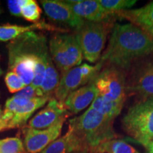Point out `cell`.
Instances as JSON below:
<instances>
[{"mask_svg": "<svg viewBox=\"0 0 153 153\" xmlns=\"http://www.w3.org/2000/svg\"><path fill=\"white\" fill-rule=\"evenodd\" d=\"M4 81L9 91L11 94L18 93L26 86L22 78L16 73L12 71H8L6 74Z\"/></svg>", "mask_w": 153, "mask_h": 153, "instance_id": "cell-25", "label": "cell"}, {"mask_svg": "<svg viewBox=\"0 0 153 153\" xmlns=\"http://www.w3.org/2000/svg\"><path fill=\"white\" fill-rule=\"evenodd\" d=\"M49 53L61 74L80 65L84 56L75 34L58 33L48 43Z\"/></svg>", "mask_w": 153, "mask_h": 153, "instance_id": "cell-6", "label": "cell"}, {"mask_svg": "<svg viewBox=\"0 0 153 153\" xmlns=\"http://www.w3.org/2000/svg\"><path fill=\"white\" fill-rule=\"evenodd\" d=\"M59 82L60 76L51 57L48 61L43 82L40 87L43 97L54 98L55 91L58 86Z\"/></svg>", "mask_w": 153, "mask_h": 153, "instance_id": "cell-19", "label": "cell"}, {"mask_svg": "<svg viewBox=\"0 0 153 153\" xmlns=\"http://www.w3.org/2000/svg\"><path fill=\"white\" fill-rule=\"evenodd\" d=\"M126 92L143 99L153 98V54L134 63L126 72Z\"/></svg>", "mask_w": 153, "mask_h": 153, "instance_id": "cell-8", "label": "cell"}, {"mask_svg": "<svg viewBox=\"0 0 153 153\" xmlns=\"http://www.w3.org/2000/svg\"><path fill=\"white\" fill-rule=\"evenodd\" d=\"M94 82L98 94L103 99L124 105L127 94L125 71L113 65H105Z\"/></svg>", "mask_w": 153, "mask_h": 153, "instance_id": "cell-7", "label": "cell"}, {"mask_svg": "<svg viewBox=\"0 0 153 153\" xmlns=\"http://www.w3.org/2000/svg\"><path fill=\"white\" fill-rule=\"evenodd\" d=\"M26 0H9L7 6L10 13L16 16H22V7Z\"/></svg>", "mask_w": 153, "mask_h": 153, "instance_id": "cell-26", "label": "cell"}, {"mask_svg": "<svg viewBox=\"0 0 153 153\" xmlns=\"http://www.w3.org/2000/svg\"><path fill=\"white\" fill-rule=\"evenodd\" d=\"M42 11L35 0H26L22 7V16L26 21L35 23L39 22Z\"/></svg>", "mask_w": 153, "mask_h": 153, "instance_id": "cell-22", "label": "cell"}, {"mask_svg": "<svg viewBox=\"0 0 153 153\" xmlns=\"http://www.w3.org/2000/svg\"><path fill=\"white\" fill-rule=\"evenodd\" d=\"M73 153H97L95 151L90 150H82V151H78V152H75Z\"/></svg>", "mask_w": 153, "mask_h": 153, "instance_id": "cell-28", "label": "cell"}, {"mask_svg": "<svg viewBox=\"0 0 153 153\" xmlns=\"http://www.w3.org/2000/svg\"><path fill=\"white\" fill-rule=\"evenodd\" d=\"M89 149L83 140L73 130L68 128L64 135L51 143L41 153H73Z\"/></svg>", "mask_w": 153, "mask_h": 153, "instance_id": "cell-16", "label": "cell"}, {"mask_svg": "<svg viewBox=\"0 0 153 153\" xmlns=\"http://www.w3.org/2000/svg\"><path fill=\"white\" fill-rule=\"evenodd\" d=\"M74 14L85 22H103L115 20L116 15L109 12L96 0L66 1Z\"/></svg>", "mask_w": 153, "mask_h": 153, "instance_id": "cell-12", "label": "cell"}, {"mask_svg": "<svg viewBox=\"0 0 153 153\" xmlns=\"http://www.w3.org/2000/svg\"><path fill=\"white\" fill-rule=\"evenodd\" d=\"M128 135L145 148L153 141V98L139 101L130 107L122 118Z\"/></svg>", "mask_w": 153, "mask_h": 153, "instance_id": "cell-4", "label": "cell"}, {"mask_svg": "<svg viewBox=\"0 0 153 153\" xmlns=\"http://www.w3.org/2000/svg\"><path fill=\"white\" fill-rule=\"evenodd\" d=\"M2 115H3V111L1 110V106L0 105V120H1V117H2Z\"/></svg>", "mask_w": 153, "mask_h": 153, "instance_id": "cell-30", "label": "cell"}, {"mask_svg": "<svg viewBox=\"0 0 153 153\" xmlns=\"http://www.w3.org/2000/svg\"><path fill=\"white\" fill-rule=\"evenodd\" d=\"M24 152H25L24 143L19 137H6L0 140V153H22Z\"/></svg>", "mask_w": 153, "mask_h": 153, "instance_id": "cell-24", "label": "cell"}, {"mask_svg": "<svg viewBox=\"0 0 153 153\" xmlns=\"http://www.w3.org/2000/svg\"><path fill=\"white\" fill-rule=\"evenodd\" d=\"M114 24V20L103 22H85L82 27L76 30L74 34L85 60L91 63L100 60L107 37Z\"/></svg>", "mask_w": 153, "mask_h": 153, "instance_id": "cell-5", "label": "cell"}, {"mask_svg": "<svg viewBox=\"0 0 153 153\" xmlns=\"http://www.w3.org/2000/svg\"><path fill=\"white\" fill-rule=\"evenodd\" d=\"M2 74H3V70L1 67V55H0V76L2 75Z\"/></svg>", "mask_w": 153, "mask_h": 153, "instance_id": "cell-29", "label": "cell"}, {"mask_svg": "<svg viewBox=\"0 0 153 153\" xmlns=\"http://www.w3.org/2000/svg\"><path fill=\"white\" fill-rule=\"evenodd\" d=\"M117 17L125 19L153 38V1L137 9L115 13Z\"/></svg>", "mask_w": 153, "mask_h": 153, "instance_id": "cell-15", "label": "cell"}, {"mask_svg": "<svg viewBox=\"0 0 153 153\" xmlns=\"http://www.w3.org/2000/svg\"><path fill=\"white\" fill-rule=\"evenodd\" d=\"M97 94L98 91L93 80L70 94L63 105L70 114H77L89 105L91 106Z\"/></svg>", "mask_w": 153, "mask_h": 153, "instance_id": "cell-14", "label": "cell"}, {"mask_svg": "<svg viewBox=\"0 0 153 153\" xmlns=\"http://www.w3.org/2000/svg\"><path fill=\"white\" fill-rule=\"evenodd\" d=\"M36 30H52V31L56 30L62 33L66 32V30L63 28H57L44 22H39L26 26L14 24H4L0 26V41H11L19 36H22V34L34 31Z\"/></svg>", "mask_w": 153, "mask_h": 153, "instance_id": "cell-17", "label": "cell"}, {"mask_svg": "<svg viewBox=\"0 0 153 153\" xmlns=\"http://www.w3.org/2000/svg\"><path fill=\"white\" fill-rule=\"evenodd\" d=\"M94 151L97 153H140L126 141L118 138L101 143Z\"/></svg>", "mask_w": 153, "mask_h": 153, "instance_id": "cell-21", "label": "cell"}, {"mask_svg": "<svg viewBox=\"0 0 153 153\" xmlns=\"http://www.w3.org/2000/svg\"><path fill=\"white\" fill-rule=\"evenodd\" d=\"M67 118L68 116L63 117L53 126L43 130L34 129L28 126L23 127L24 145L28 152L41 153L51 143L58 138Z\"/></svg>", "mask_w": 153, "mask_h": 153, "instance_id": "cell-10", "label": "cell"}, {"mask_svg": "<svg viewBox=\"0 0 153 153\" xmlns=\"http://www.w3.org/2000/svg\"><path fill=\"white\" fill-rule=\"evenodd\" d=\"M90 107L105 117L114 120L121 112L123 105L107 101L97 94Z\"/></svg>", "mask_w": 153, "mask_h": 153, "instance_id": "cell-20", "label": "cell"}, {"mask_svg": "<svg viewBox=\"0 0 153 153\" xmlns=\"http://www.w3.org/2000/svg\"><path fill=\"white\" fill-rule=\"evenodd\" d=\"M22 153H26V152H22Z\"/></svg>", "mask_w": 153, "mask_h": 153, "instance_id": "cell-31", "label": "cell"}, {"mask_svg": "<svg viewBox=\"0 0 153 153\" xmlns=\"http://www.w3.org/2000/svg\"><path fill=\"white\" fill-rule=\"evenodd\" d=\"M51 99L53 98H49L47 97H38L30 100L27 104L21 107L14 112L12 117L6 125L5 131L24 126L33 113L36 110L45 106V104Z\"/></svg>", "mask_w": 153, "mask_h": 153, "instance_id": "cell-18", "label": "cell"}, {"mask_svg": "<svg viewBox=\"0 0 153 153\" xmlns=\"http://www.w3.org/2000/svg\"><path fill=\"white\" fill-rule=\"evenodd\" d=\"M98 1L106 10L114 14L131 9L137 2L136 0H98Z\"/></svg>", "mask_w": 153, "mask_h": 153, "instance_id": "cell-23", "label": "cell"}, {"mask_svg": "<svg viewBox=\"0 0 153 153\" xmlns=\"http://www.w3.org/2000/svg\"><path fill=\"white\" fill-rule=\"evenodd\" d=\"M152 54V38L131 23L115 24L99 62L126 72L137 61Z\"/></svg>", "mask_w": 153, "mask_h": 153, "instance_id": "cell-2", "label": "cell"}, {"mask_svg": "<svg viewBox=\"0 0 153 153\" xmlns=\"http://www.w3.org/2000/svg\"><path fill=\"white\" fill-rule=\"evenodd\" d=\"M114 120L105 117L90 106L79 116L69 120V128L77 134L87 145L94 151L101 143L120 136L115 131Z\"/></svg>", "mask_w": 153, "mask_h": 153, "instance_id": "cell-3", "label": "cell"}, {"mask_svg": "<svg viewBox=\"0 0 153 153\" xmlns=\"http://www.w3.org/2000/svg\"><path fill=\"white\" fill-rule=\"evenodd\" d=\"M145 149H146L148 153H153V141H152Z\"/></svg>", "mask_w": 153, "mask_h": 153, "instance_id": "cell-27", "label": "cell"}, {"mask_svg": "<svg viewBox=\"0 0 153 153\" xmlns=\"http://www.w3.org/2000/svg\"><path fill=\"white\" fill-rule=\"evenodd\" d=\"M8 49V71L16 73L26 86L40 89L51 57L47 39L43 34L28 32L11 41Z\"/></svg>", "mask_w": 153, "mask_h": 153, "instance_id": "cell-1", "label": "cell"}, {"mask_svg": "<svg viewBox=\"0 0 153 153\" xmlns=\"http://www.w3.org/2000/svg\"><path fill=\"white\" fill-rule=\"evenodd\" d=\"M71 115L64 105L55 98L51 99L46 106L40 111L37 114L29 120L28 127L34 129L43 130L50 128L56 123L61 118Z\"/></svg>", "mask_w": 153, "mask_h": 153, "instance_id": "cell-13", "label": "cell"}, {"mask_svg": "<svg viewBox=\"0 0 153 153\" xmlns=\"http://www.w3.org/2000/svg\"><path fill=\"white\" fill-rule=\"evenodd\" d=\"M102 68L99 62L94 66L84 63L62 74L55 91L54 98L63 104L72 92L94 80Z\"/></svg>", "mask_w": 153, "mask_h": 153, "instance_id": "cell-9", "label": "cell"}, {"mask_svg": "<svg viewBox=\"0 0 153 153\" xmlns=\"http://www.w3.org/2000/svg\"><path fill=\"white\" fill-rule=\"evenodd\" d=\"M46 16L54 22L79 29L85 21L76 16L66 1L43 0L40 1Z\"/></svg>", "mask_w": 153, "mask_h": 153, "instance_id": "cell-11", "label": "cell"}]
</instances>
